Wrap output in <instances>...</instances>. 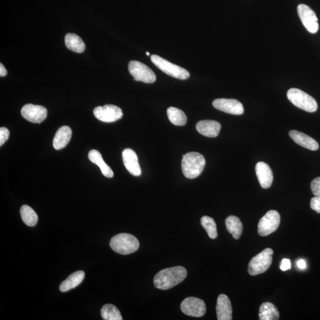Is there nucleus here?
<instances>
[{
  "instance_id": "obj_31",
  "label": "nucleus",
  "mask_w": 320,
  "mask_h": 320,
  "mask_svg": "<svg viewBox=\"0 0 320 320\" xmlns=\"http://www.w3.org/2000/svg\"><path fill=\"white\" fill-rule=\"evenodd\" d=\"M310 206L313 210L315 211L317 213L320 214V197H316L311 199Z\"/></svg>"
},
{
  "instance_id": "obj_3",
  "label": "nucleus",
  "mask_w": 320,
  "mask_h": 320,
  "mask_svg": "<svg viewBox=\"0 0 320 320\" xmlns=\"http://www.w3.org/2000/svg\"><path fill=\"white\" fill-rule=\"evenodd\" d=\"M110 246L116 253L127 255L137 251L140 247V242L131 234L121 233L112 238Z\"/></svg>"
},
{
  "instance_id": "obj_6",
  "label": "nucleus",
  "mask_w": 320,
  "mask_h": 320,
  "mask_svg": "<svg viewBox=\"0 0 320 320\" xmlns=\"http://www.w3.org/2000/svg\"><path fill=\"white\" fill-rule=\"evenodd\" d=\"M151 59L152 63L166 74L180 80H186L189 78L190 74L188 71L177 65L171 63L160 56L152 55Z\"/></svg>"
},
{
  "instance_id": "obj_13",
  "label": "nucleus",
  "mask_w": 320,
  "mask_h": 320,
  "mask_svg": "<svg viewBox=\"0 0 320 320\" xmlns=\"http://www.w3.org/2000/svg\"><path fill=\"white\" fill-rule=\"evenodd\" d=\"M21 114L25 120L30 123H41L46 120L48 112L44 106L27 104L22 107Z\"/></svg>"
},
{
  "instance_id": "obj_24",
  "label": "nucleus",
  "mask_w": 320,
  "mask_h": 320,
  "mask_svg": "<svg viewBox=\"0 0 320 320\" xmlns=\"http://www.w3.org/2000/svg\"><path fill=\"white\" fill-rule=\"evenodd\" d=\"M226 229L233 235L234 239L239 240L243 233V223L237 217L231 215L225 220Z\"/></svg>"
},
{
  "instance_id": "obj_23",
  "label": "nucleus",
  "mask_w": 320,
  "mask_h": 320,
  "mask_svg": "<svg viewBox=\"0 0 320 320\" xmlns=\"http://www.w3.org/2000/svg\"><path fill=\"white\" fill-rule=\"evenodd\" d=\"M260 320H277L279 319V313L277 308L271 302H264L259 309Z\"/></svg>"
},
{
  "instance_id": "obj_26",
  "label": "nucleus",
  "mask_w": 320,
  "mask_h": 320,
  "mask_svg": "<svg viewBox=\"0 0 320 320\" xmlns=\"http://www.w3.org/2000/svg\"><path fill=\"white\" fill-rule=\"evenodd\" d=\"M21 215L23 222L27 226H34L38 223V215L29 206L23 205L21 208Z\"/></svg>"
},
{
  "instance_id": "obj_19",
  "label": "nucleus",
  "mask_w": 320,
  "mask_h": 320,
  "mask_svg": "<svg viewBox=\"0 0 320 320\" xmlns=\"http://www.w3.org/2000/svg\"><path fill=\"white\" fill-rule=\"evenodd\" d=\"M72 136V129L69 126L61 127L56 132L54 138H53V148L56 150L64 148L69 143Z\"/></svg>"
},
{
  "instance_id": "obj_8",
  "label": "nucleus",
  "mask_w": 320,
  "mask_h": 320,
  "mask_svg": "<svg viewBox=\"0 0 320 320\" xmlns=\"http://www.w3.org/2000/svg\"><path fill=\"white\" fill-rule=\"evenodd\" d=\"M280 217L275 210L268 211L261 219L258 224V233L260 236L266 237L274 233L280 225Z\"/></svg>"
},
{
  "instance_id": "obj_10",
  "label": "nucleus",
  "mask_w": 320,
  "mask_h": 320,
  "mask_svg": "<svg viewBox=\"0 0 320 320\" xmlns=\"http://www.w3.org/2000/svg\"><path fill=\"white\" fill-rule=\"evenodd\" d=\"M300 19L308 32L316 33L318 32L319 25L316 14L310 7L305 4H299L297 7Z\"/></svg>"
},
{
  "instance_id": "obj_16",
  "label": "nucleus",
  "mask_w": 320,
  "mask_h": 320,
  "mask_svg": "<svg viewBox=\"0 0 320 320\" xmlns=\"http://www.w3.org/2000/svg\"><path fill=\"white\" fill-rule=\"evenodd\" d=\"M196 128L201 135L206 137L215 138L219 135L222 124L217 121L204 120L198 122Z\"/></svg>"
},
{
  "instance_id": "obj_25",
  "label": "nucleus",
  "mask_w": 320,
  "mask_h": 320,
  "mask_svg": "<svg viewBox=\"0 0 320 320\" xmlns=\"http://www.w3.org/2000/svg\"><path fill=\"white\" fill-rule=\"evenodd\" d=\"M169 120L175 126H184L187 123L185 113L176 107H170L167 110Z\"/></svg>"
},
{
  "instance_id": "obj_1",
  "label": "nucleus",
  "mask_w": 320,
  "mask_h": 320,
  "mask_svg": "<svg viewBox=\"0 0 320 320\" xmlns=\"http://www.w3.org/2000/svg\"><path fill=\"white\" fill-rule=\"evenodd\" d=\"M187 276V271L183 266L165 269L155 274V287L161 290H168L182 282Z\"/></svg>"
},
{
  "instance_id": "obj_2",
  "label": "nucleus",
  "mask_w": 320,
  "mask_h": 320,
  "mask_svg": "<svg viewBox=\"0 0 320 320\" xmlns=\"http://www.w3.org/2000/svg\"><path fill=\"white\" fill-rule=\"evenodd\" d=\"M205 159L199 152H191L183 155L182 172L186 178L194 179L199 176L205 166Z\"/></svg>"
},
{
  "instance_id": "obj_18",
  "label": "nucleus",
  "mask_w": 320,
  "mask_h": 320,
  "mask_svg": "<svg viewBox=\"0 0 320 320\" xmlns=\"http://www.w3.org/2000/svg\"><path fill=\"white\" fill-rule=\"evenodd\" d=\"M289 135L293 139L294 142L304 148L311 150V151H316L319 148L318 143L314 139L304 133L296 131V130H291L289 132Z\"/></svg>"
},
{
  "instance_id": "obj_12",
  "label": "nucleus",
  "mask_w": 320,
  "mask_h": 320,
  "mask_svg": "<svg viewBox=\"0 0 320 320\" xmlns=\"http://www.w3.org/2000/svg\"><path fill=\"white\" fill-rule=\"evenodd\" d=\"M212 105L215 109L231 115H241L244 113L242 103L236 99H215L212 102Z\"/></svg>"
},
{
  "instance_id": "obj_21",
  "label": "nucleus",
  "mask_w": 320,
  "mask_h": 320,
  "mask_svg": "<svg viewBox=\"0 0 320 320\" xmlns=\"http://www.w3.org/2000/svg\"><path fill=\"white\" fill-rule=\"evenodd\" d=\"M85 273L83 271H78L70 274L66 280L61 283L59 290L62 293L69 291L75 288L83 281Z\"/></svg>"
},
{
  "instance_id": "obj_7",
  "label": "nucleus",
  "mask_w": 320,
  "mask_h": 320,
  "mask_svg": "<svg viewBox=\"0 0 320 320\" xmlns=\"http://www.w3.org/2000/svg\"><path fill=\"white\" fill-rule=\"evenodd\" d=\"M129 73L134 80L145 83H153L156 81V76L153 71L142 62L131 61L128 64Z\"/></svg>"
},
{
  "instance_id": "obj_34",
  "label": "nucleus",
  "mask_w": 320,
  "mask_h": 320,
  "mask_svg": "<svg viewBox=\"0 0 320 320\" xmlns=\"http://www.w3.org/2000/svg\"><path fill=\"white\" fill-rule=\"evenodd\" d=\"M7 74V72L5 68L2 65V64H0V76H4Z\"/></svg>"
},
{
  "instance_id": "obj_29",
  "label": "nucleus",
  "mask_w": 320,
  "mask_h": 320,
  "mask_svg": "<svg viewBox=\"0 0 320 320\" xmlns=\"http://www.w3.org/2000/svg\"><path fill=\"white\" fill-rule=\"evenodd\" d=\"M311 189L316 197H320V177H317L311 183Z\"/></svg>"
},
{
  "instance_id": "obj_14",
  "label": "nucleus",
  "mask_w": 320,
  "mask_h": 320,
  "mask_svg": "<svg viewBox=\"0 0 320 320\" xmlns=\"http://www.w3.org/2000/svg\"><path fill=\"white\" fill-rule=\"evenodd\" d=\"M123 160L124 166L130 173L134 176H140L141 170L137 154L134 150L124 149L123 152Z\"/></svg>"
},
{
  "instance_id": "obj_5",
  "label": "nucleus",
  "mask_w": 320,
  "mask_h": 320,
  "mask_svg": "<svg viewBox=\"0 0 320 320\" xmlns=\"http://www.w3.org/2000/svg\"><path fill=\"white\" fill-rule=\"evenodd\" d=\"M273 254L272 249L268 248L254 256L249 263L248 273L251 276H256L265 272L271 267L272 263Z\"/></svg>"
},
{
  "instance_id": "obj_9",
  "label": "nucleus",
  "mask_w": 320,
  "mask_h": 320,
  "mask_svg": "<svg viewBox=\"0 0 320 320\" xmlns=\"http://www.w3.org/2000/svg\"><path fill=\"white\" fill-rule=\"evenodd\" d=\"M93 113L98 120L107 123H114L123 117V110L113 104L96 107L93 110Z\"/></svg>"
},
{
  "instance_id": "obj_20",
  "label": "nucleus",
  "mask_w": 320,
  "mask_h": 320,
  "mask_svg": "<svg viewBox=\"0 0 320 320\" xmlns=\"http://www.w3.org/2000/svg\"><path fill=\"white\" fill-rule=\"evenodd\" d=\"M89 158L90 161H92L93 163L96 164V165L99 167L102 174L104 176L107 178H112L113 177L114 174H113L112 169L104 162L100 152L98 151V150H91L89 153Z\"/></svg>"
},
{
  "instance_id": "obj_17",
  "label": "nucleus",
  "mask_w": 320,
  "mask_h": 320,
  "mask_svg": "<svg viewBox=\"0 0 320 320\" xmlns=\"http://www.w3.org/2000/svg\"><path fill=\"white\" fill-rule=\"evenodd\" d=\"M217 319L219 320H231L233 309L230 300L225 294H221L217 299Z\"/></svg>"
},
{
  "instance_id": "obj_4",
  "label": "nucleus",
  "mask_w": 320,
  "mask_h": 320,
  "mask_svg": "<svg viewBox=\"0 0 320 320\" xmlns=\"http://www.w3.org/2000/svg\"><path fill=\"white\" fill-rule=\"evenodd\" d=\"M287 97L294 106L306 112L313 113L318 109V104L315 99L301 90L295 88L289 90Z\"/></svg>"
},
{
  "instance_id": "obj_22",
  "label": "nucleus",
  "mask_w": 320,
  "mask_h": 320,
  "mask_svg": "<svg viewBox=\"0 0 320 320\" xmlns=\"http://www.w3.org/2000/svg\"><path fill=\"white\" fill-rule=\"evenodd\" d=\"M65 43L68 49L76 53H83L86 45L80 36L74 33H68L65 37Z\"/></svg>"
},
{
  "instance_id": "obj_35",
  "label": "nucleus",
  "mask_w": 320,
  "mask_h": 320,
  "mask_svg": "<svg viewBox=\"0 0 320 320\" xmlns=\"http://www.w3.org/2000/svg\"><path fill=\"white\" fill-rule=\"evenodd\" d=\"M146 54L148 56L150 55V53L149 52H147Z\"/></svg>"
},
{
  "instance_id": "obj_15",
  "label": "nucleus",
  "mask_w": 320,
  "mask_h": 320,
  "mask_svg": "<svg viewBox=\"0 0 320 320\" xmlns=\"http://www.w3.org/2000/svg\"><path fill=\"white\" fill-rule=\"evenodd\" d=\"M256 173L260 186L263 189L270 188L273 183V172L265 162L257 163L256 166Z\"/></svg>"
},
{
  "instance_id": "obj_27",
  "label": "nucleus",
  "mask_w": 320,
  "mask_h": 320,
  "mask_svg": "<svg viewBox=\"0 0 320 320\" xmlns=\"http://www.w3.org/2000/svg\"><path fill=\"white\" fill-rule=\"evenodd\" d=\"M101 316L104 320H123L120 310L114 305L106 304L102 307Z\"/></svg>"
},
{
  "instance_id": "obj_32",
  "label": "nucleus",
  "mask_w": 320,
  "mask_h": 320,
  "mask_svg": "<svg viewBox=\"0 0 320 320\" xmlns=\"http://www.w3.org/2000/svg\"><path fill=\"white\" fill-rule=\"evenodd\" d=\"M291 268V263L290 260L288 259H284L280 263V269L282 271H287L290 270Z\"/></svg>"
},
{
  "instance_id": "obj_28",
  "label": "nucleus",
  "mask_w": 320,
  "mask_h": 320,
  "mask_svg": "<svg viewBox=\"0 0 320 320\" xmlns=\"http://www.w3.org/2000/svg\"><path fill=\"white\" fill-rule=\"evenodd\" d=\"M201 225L205 229L211 239H215L218 236L216 223L212 218L203 216L200 220Z\"/></svg>"
},
{
  "instance_id": "obj_11",
  "label": "nucleus",
  "mask_w": 320,
  "mask_h": 320,
  "mask_svg": "<svg viewBox=\"0 0 320 320\" xmlns=\"http://www.w3.org/2000/svg\"><path fill=\"white\" fill-rule=\"evenodd\" d=\"M180 308L186 315L194 317L203 316L206 310L205 302L195 297H189L183 300Z\"/></svg>"
},
{
  "instance_id": "obj_30",
  "label": "nucleus",
  "mask_w": 320,
  "mask_h": 320,
  "mask_svg": "<svg viewBox=\"0 0 320 320\" xmlns=\"http://www.w3.org/2000/svg\"><path fill=\"white\" fill-rule=\"evenodd\" d=\"M10 132L6 127L0 128V146H2L9 138Z\"/></svg>"
},
{
  "instance_id": "obj_33",
  "label": "nucleus",
  "mask_w": 320,
  "mask_h": 320,
  "mask_svg": "<svg viewBox=\"0 0 320 320\" xmlns=\"http://www.w3.org/2000/svg\"><path fill=\"white\" fill-rule=\"evenodd\" d=\"M297 266H298V268H299L300 270H304L306 266H307V264H306L304 260L301 259L297 262Z\"/></svg>"
}]
</instances>
